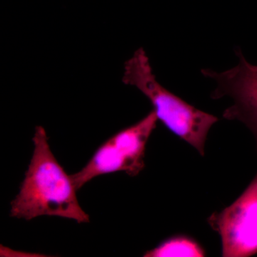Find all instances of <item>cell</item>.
<instances>
[{"instance_id":"cell-1","label":"cell","mask_w":257,"mask_h":257,"mask_svg":"<svg viewBox=\"0 0 257 257\" xmlns=\"http://www.w3.org/2000/svg\"><path fill=\"white\" fill-rule=\"evenodd\" d=\"M32 140L33 155L20 192L11 203L10 216L28 221L54 216L79 224L89 222V216L77 199L72 177L52 153L45 128L37 126Z\"/></svg>"},{"instance_id":"cell-2","label":"cell","mask_w":257,"mask_h":257,"mask_svg":"<svg viewBox=\"0 0 257 257\" xmlns=\"http://www.w3.org/2000/svg\"><path fill=\"white\" fill-rule=\"evenodd\" d=\"M122 80L146 96L157 119L166 127L204 156L208 133L219 119L197 109L163 87L157 80L143 48L138 49L125 62Z\"/></svg>"},{"instance_id":"cell-3","label":"cell","mask_w":257,"mask_h":257,"mask_svg":"<svg viewBox=\"0 0 257 257\" xmlns=\"http://www.w3.org/2000/svg\"><path fill=\"white\" fill-rule=\"evenodd\" d=\"M157 121L152 110L136 124L108 139L82 170L71 175L77 190L98 176L117 172L132 177L138 175L145 168L147 143Z\"/></svg>"},{"instance_id":"cell-4","label":"cell","mask_w":257,"mask_h":257,"mask_svg":"<svg viewBox=\"0 0 257 257\" xmlns=\"http://www.w3.org/2000/svg\"><path fill=\"white\" fill-rule=\"evenodd\" d=\"M234 51L239 60L234 67L221 72L202 69L201 73L216 83L210 94L211 99L228 96L232 101L223 112V118L246 125L254 137L257 149V65L246 60L239 47Z\"/></svg>"},{"instance_id":"cell-5","label":"cell","mask_w":257,"mask_h":257,"mask_svg":"<svg viewBox=\"0 0 257 257\" xmlns=\"http://www.w3.org/2000/svg\"><path fill=\"white\" fill-rule=\"evenodd\" d=\"M208 222L219 234L222 256L248 257L257 253V174L241 196Z\"/></svg>"},{"instance_id":"cell-6","label":"cell","mask_w":257,"mask_h":257,"mask_svg":"<svg viewBox=\"0 0 257 257\" xmlns=\"http://www.w3.org/2000/svg\"><path fill=\"white\" fill-rule=\"evenodd\" d=\"M147 257L205 256L199 243L185 236H177L164 241L156 248L145 253Z\"/></svg>"}]
</instances>
